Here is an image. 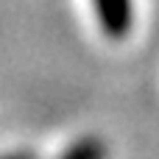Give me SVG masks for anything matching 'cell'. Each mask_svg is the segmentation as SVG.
<instances>
[{"mask_svg": "<svg viewBox=\"0 0 159 159\" xmlns=\"http://www.w3.org/2000/svg\"><path fill=\"white\" fill-rule=\"evenodd\" d=\"M59 159H106V145L98 137H84L75 145H70L67 154H61Z\"/></svg>", "mask_w": 159, "mask_h": 159, "instance_id": "7a4b0ae2", "label": "cell"}, {"mask_svg": "<svg viewBox=\"0 0 159 159\" xmlns=\"http://www.w3.org/2000/svg\"><path fill=\"white\" fill-rule=\"evenodd\" d=\"M3 159H34L31 154H8V157H3Z\"/></svg>", "mask_w": 159, "mask_h": 159, "instance_id": "3957f363", "label": "cell"}, {"mask_svg": "<svg viewBox=\"0 0 159 159\" xmlns=\"http://www.w3.org/2000/svg\"><path fill=\"white\" fill-rule=\"evenodd\" d=\"M95 11L106 36L120 39L131 28V0H95Z\"/></svg>", "mask_w": 159, "mask_h": 159, "instance_id": "6da1fadb", "label": "cell"}]
</instances>
